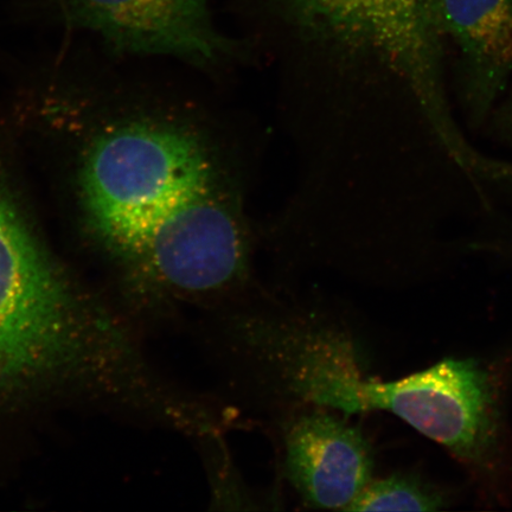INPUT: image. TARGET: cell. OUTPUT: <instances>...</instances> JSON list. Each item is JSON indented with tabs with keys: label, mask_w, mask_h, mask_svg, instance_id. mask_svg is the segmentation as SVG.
Masks as SVG:
<instances>
[{
	"label": "cell",
	"mask_w": 512,
	"mask_h": 512,
	"mask_svg": "<svg viewBox=\"0 0 512 512\" xmlns=\"http://www.w3.org/2000/svg\"><path fill=\"white\" fill-rule=\"evenodd\" d=\"M485 128L495 143L512 149V83Z\"/></svg>",
	"instance_id": "obj_10"
},
{
	"label": "cell",
	"mask_w": 512,
	"mask_h": 512,
	"mask_svg": "<svg viewBox=\"0 0 512 512\" xmlns=\"http://www.w3.org/2000/svg\"><path fill=\"white\" fill-rule=\"evenodd\" d=\"M437 11L441 31L458 49V108L477 132L512 83V0H437Z\"/></svg>",
	"instance_id": "obj_7"
},
{
	"label": "cell",
	"mask_w": 512,
	"mask_h": 512,
	"mask_svg": "<svg viewBox=\"0 0 512 512\" xmlns=\"http://www.w3.org/2000/svg\"><path fill=\"white\" fill-rule=\"evenodd\" d=\"M74 323L66 291L0 183V389L62 361Z\"/></svg>",
	"instance_id": "obj_4"
},
{
	"label": "cell",
	"mask_w": 512,
	"mask_h": 512,
	"mask_svg": "<svg viewBox=\"0 0 512 512\" xmlns=\"http://www.w3.org/2000/svg\"><path fill=\"white\" fill-rule=\"evenodd\" d=\"M285 473L311 508L347 510L371 480L373 454L337 413L297 408L284 426Z\"/></svg>",
	"instance_id": "obj_6"
},
{
	"label": "cell",
	"mask_w": 512,
	"mask_h": 512,
	"mask_svg": "<svg viewBox=\"0 0 512 512\" xmlns=\"http://www.w3.org/2000/svg\"><path fill=\"white\" fill-rule=\"evenodd\" d=\"M76 21L134 53L195 62L216 59L229 41L216 30L207 0H67Z\"/></svg>",
	"instance_id": "obj_8"
},
{
	"label": "cell",
	"mask_w": 512,
	"mask_h": 512,
	"mask_svg": "<svg viewBox=\"0 0 512 512\" xmlns=\"http://www.w3.org/2000/svg\"><path fill=\"white\" fill-rule=\"evenodd\" d=\"M216 182L196 137L181 128L133 124L101 136L81 175L93 227L123 255L160 217Z\"/></svg>",
	"instance_id": "obj_1"
},
{
	"label": "cell",
	"mask_w": 512,
	"mask_h": 512,
	"mask_svg": "<svg viewBox=\"0 0 512 512\" xmlns=\"http://www.w3.org/2000/svg\"><path fill=\"white\" fill-rule=\"evenodd\" d=\"M388 412L467 463H482L496 440V396L488 371L473 360H446L406 379L363 377L345 414Z\"/></svg>",
	"instance_id": "obj_5"
},
{
	"label": "cell",
	"mask_w": 512,
	"mask_h": 512,
	"mask_svg": "<svg viewBox=\"0 0 512 512\" xmlns=\"http://www.w3.org/2000/svg\"><path fill=\"white\" fill-rule=\"evenodd\" d=\"M300 30L373 54L406 83L435 138L458 150L465 134L446 93L437 0H267Z\"/></svg>",
	"instance_id": "obj_2"
},
{
	"label": "cell",
	"mask_w": 512,
	"mask_h": 512,
	"mask_svg": "<svg viewBox=\"0 0 512 512\" xmlns=\"http://www.w3.org/2000/svg\"><path fill=\"white\" fill-rule=\"evenodd\" d=\"M444 499L416 480L393 476L366 485L345 511H437Z\"/></svg>",
	"instance_id": "obj_9"
},
{
	"label": "cell",
	"mask_w": 512,
	"mask_h": 512,
	"mask_svg": "<svg viewBox=\"0 0 512 512\" xmlns=\"http://www.w3.org/2000/svg\"><path fill=\"white\" fill-rule=\"evenodd\" d=\"M165 297L224 304L247 275V243L216 182L178 202L123 254Z\"/></svg>",
	"instance_id": "obj_3"
}]
</instances>
